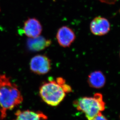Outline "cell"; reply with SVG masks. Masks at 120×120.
Returning <instances> with one entry per match:
<instances>
[{"mask_svg": "<svg viewBox=\"0 0 120 120\" xmlns=\"http://www.w3.org/2000/svg\"><path fill=\"white\" fill-rule=\"evenodd\" d=\"M56 38L58 44L63 48H68L71 46L76 39L74 31L67 26H63L57 31Z\"/></svg>", "mask_w": 120, "mask_h": 120, "instance_id": "cell-5", "label": "cell"}, {"mask_svg": "<svg viewBox=\"0 0 120 120\" xmlns=\"http://www.w3.org/2000/svg\"></svg>", "mask_w": 120, "mask_h": 120, "instance_id": "cell-13", "label": "cell"}, {"mask_svg": "<svg viewBox=\"0 0 120 120\" xmlns=\"http://www.w3.org/2000/svg\"><path fill=\"white\" fill-rule=\"evenodd\" d=\"M91 120H108L106 117L101 113V112H100L98 114L94 117Z\"/></svg>", "mask_w": 120, "mask_h": 120, "instance_id": "cell-11", "label": "cell"}, {"mask_svg": "<svg viewBox=\"0 0 120 120\" xmlns=\"http://www.w3.org/2000/svg\"><path fill=\"white\" fill-rule=\"evenodd\" d=\"M73 106L84 113L88 120H91L105 109V103L103 95L99 93L94 94L92 97H80L74 101Z\"/></svg>", "mask_w": 120, "mask_h": 120, "instance_id": "cell-3", "label": "cell"}, {"mask_svg": "<svg viewBox=\"0 0 120 120\" xmlns=\"http://www.w3.org/2000/svg\"><path fill=\"white\" fill-rule=\"evenodd\" d=\"M29 65L30 70L32 73L39 75L47 74L52 68L51 60L45 55H37L32 57Z\"/></svg>", "mask_w": 120, "mask_h": 120, "instance_id": "cell-4", "label": "cell"}, {"mask_svg": "<svg viewBox=\"0 0 120 120\" xmlns=\"http://www.w3.org/2000/svg\"><path fill=\"white\" fill-rule=\"evenodd\" d=\"M100 2L103 3L108 4H113L116 3L119 0H98Z\"/></svg>", "mask_w": 120, "mask_h": 120, "instance_id": "cell-12", "label": "cell"}, {"mask_svg": "<svg viewBox=\"0 0 120 120\" xmlns=\"http://www.w3.org/2000/svg\"><path fill=\"white\" fill-rule=\"evenodd\" d=\"M15 118L13 120H46L48 117L41 111L30 110H18L15 112Z\"/></svg>", "mask_w": 120, "mask_h": 120, "instance_id": "cell-9", "label": "cell"}, {"mask_svg": "<svg viewBox=\"0 0 120 120\" xmlns=\"http://www.w3.org/2000/svg\"><path fill=\"white\" fill-rule=\"evenodd\" d=\"M72 91L66 81L59 83L56 80H49L39 87V94L42 100L48 105L56 106L63 101L66 94Z\"/></svg>", "mask_w": 120, "mask_h": 120, "instance_id": "cell-2", "label": "cell"}, {"mask_svg": "<svg viewBox=\"0 0 120 120\" xmlns=\"http://www.w3.org/2000/svg\"><path fill=\"white\" fill-rule=\"evenodd\" d=\"M52 44L50 39L39 36L35 38H29L27 41V47L29 51L38 52L45 50Z\"/></svg>", "mask_w": 120, "mask_h": 120, "instance_id": "cell-8", "label": "cell"}, {"mask_svg": "<svg viewBox=\"0 0 120 120\" xmlns=\"http://www.w3.org/2000/svg\"><path fill=\"white\" fill-rule=\"evenodd\" d=\"M23 101V97L16 84L7 75L0 74V120L5 119L8 111Z\"/></svg>", "mask_w": 120, "mask_h": 120, "instance_id": "cell-1", "label": "cell"}, {"mask_svg": "<svg viewBox=\"0 0 120 120\" xmlns=\"http://www.w3.org/2000/svg\"><path fill=\"white\" fill-rule=\"evenodd\" d=\"M90 30L96 36H103L109 32L110 25L109 20L104 17L98 16L95 18L90 23Z\"/></svg>", "mask_w": 120, "mask_h": 120, "instance_id": "cell-7", "label": "cell"}, {"mask_svg": "<svg viewBox=\"0 0 120 120\" xmlns=\"http://www.w3.org/2000/svg\"><path fill=\"white\" fill-rule=\"evenodd\" d=\"M106 83V78L101 71H96L89 74L88 83L90 87L95 89H100L104 87Z\"/></svg>", "mask_w": 120, "mask_h": 120, "instance_id": "cell-10", "label": "cell"}, {"mask_svg": "<svg viewBox=\"0 0 120 120\" xmlns=\"http://www.w3.org/2000/svg\"></svg>", "mask_w": 120, "mask_h": 120, "instance_id": "cell-14", "label": "cell"}, {"mask_svg": "<svg viewBox=\"0 0 120 120\" xmlns=\"http://www.w3.org/2000/svg\"><path fill=\"white\" fill-rule=\"evenodd\" d=\"M43 31L42 25L35 18H29L25 21L23 32L28 38H35L40 36Z\"/></svg>", "mask_w": 120, "mask_h": 120, "instance_id": "cell-6", "label": "cell"}]
</instances>
